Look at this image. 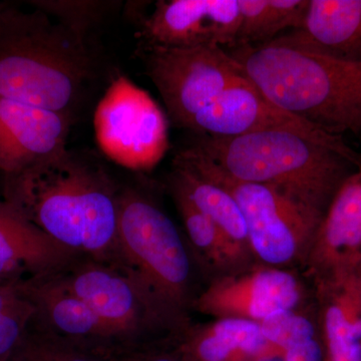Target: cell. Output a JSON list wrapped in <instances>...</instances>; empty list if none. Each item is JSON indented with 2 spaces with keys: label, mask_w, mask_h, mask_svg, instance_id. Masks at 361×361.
<instances>
[{
  "label": "cell",
  "mask_w": 361,
  "mask_h": 361,
  "mask_svg": "<svg viewBox=\"0 0 361 361\" xmlns=\"http://www.w3.org/2000/svg\"><path fill=\"white\" fill-rule=\"evenodd\" d=\"M121 185L87 152L65 151L2 180L4 200L59 244L123 273Z\"/></svg>",
  "instance_id": "6da1fadb"
},
{
  "label": "cell",
  "mask_w": 361,
  "mask_h": 361,
  "mask_svg": "<svg viewBox=\"0 0 361 361\" xmlns=\"http://www.w3.org/2000/svg\"><path fill=\"white\" fill-rule=\"evenodd\" d=\"M97 73L87 40L39 9L0 7V97L75 120Z\"/></svg>",
  "instance_id": "7a4b0ae2"
},
{
  "label": "cell",
  "mask_w": 361,
  "mask_h": 361,
  "mask_svg": "<svg viewBox=\"0 0 361 361\" xmlns=\"http://www.w3.org/2000/svg\"><path fill=\"white\" fill-rule=\"evenodd\" d=\"M226 51L282 110L327 134L342 139L348 135L361 142V63L277 39Z\"/></svg>",
  "instance_id": "3957f363"
},
{
  "label": "cell",
  "mask_w": 361,
  "mask_h": 361,
  "mask_svg": "<svg viewBox=\"0 0 361 361\" xmlns=\"http://www.w3.org/2000/svg\"><path fill=\"white\" fill-rule=\"evenodd\" d=\"M195 147L225 175L238 182L277 190L317 213L360 164L336 149L291 130L233 137L197 135Z\"/></svg>",
  "instance_id": "277c9868"
},
{
  "label": "cell",
  "mask_w": 361,
  "mask_h": 361,
  "mask_svg": "<svg viewBox=\"0 0 361 361\" xmlns=\"http://www.w3.org/2000/svg\"><path fill=\"white\" fill-rule=\"evenodd\" d=\"M118 247L123 274L164 312L182 304L191 272L186 249L172 220L135 186L121 185Z\"/></svg>",
  "instance_id": "5b68a950"
},
{
  "label": "cell",
  "mask_w": 361,
  "mask_h": 361,
  "mask_svg": "<svg viewBox=\"0 0 361 361\" xmlns=\"http://www.w3.org/2000/svg\"><path fill=\"white\" fill-rule=\"evenodd\" d=\"M173 163L190 169L232 195L243 214L252 245L267 262L283 263L291 259L297 238L319 220V213L277 190L226 177L194 145L180 149Z\"/></svg>",
  "instance_id": "8992f818"
},
{
  "label": "cell",
  "mask_w": 361,
  "mask_h": 361,
  "mask_svg": "<svg viewBox=\"0 0 361 361\" xmlns=\"http://www.w3.org/2000/svg\"><path fill=\"white\" fill-rule=\"evenodd\" d=\"M147 75L176 127L188 129L197 114L230 85L246 78L241 66L218 45L142 47Z\"/></svg>",
  "instance_id": "52a82bcc"
},
{
  "label": "cell",
  "mask_w": 361,
  "mask_h": 361,
  "mask_svg": "<svg viewBox=\"0 0 361 361\" xmlns=\"http://www.w3.org/2000/svg\"><path fill=\"white\" fill-rule=\"evenodd\" d=\"M94 128L104 155L135 172L156 167L168 149L167 116L146 90L123 75L97 104Z\"/></svg>",
  "instance_id": "ba28073f"
},
{
  "label": "cell",
  "mask_w": 361,
  "mask_h": 361,
  "mask_svg": "<svg viewBox=\"0 0 361 361\" xmlns=\"http://www.w3.org/2000/svg\"><path fill=\"white\" fill-rule=\"evenodd\" d=\"M54 276L89 304L132 350L164 311L135 280L108 265L80 256Z\"/></svg>",
  "instance_id": "9c48e42d"
},
{
  "label": "cell",
  "mask_w": 361,
  "mask_h": 361,
  "mask_svg": "<svg viewBox=\"0 0 361 361\" xmlns=\"http://www.w3.org/2000/svg\"><path fill=\"white\" fill-rule=\"evenodd\" d=\"M187 130L211 137L291 130L336 149L361 165V154L348 146L345 140L322 132L282 110L247 77L230 85L213 103L197 114Z\"/></svg>",
  "instance_id": "30bf717a"
},
{
  "label": "cell",
  "mask_w": 361,
  "mask_h": 361,
  "mask_svg": "<svg viewBox=\"0 0 361 361\" xmlns=\"http://www.w3.org/2000/svg\"><path fill=\"white\" fill-rule=\"evenodd\" d=\"M238 0H160L141 21L142 47H236Z\"/></svg>",
  "instance_id": "8fae6325"
},
{
  "label": "cell",
  "mask_w": 361,
  "mask_h": 361,
  "mask_svg": "<svg viewBox=\"0 0 361 361\" xmlns=\"http://www.w3.org/2000/svg\"><path fill=\"white\" fill-rule=\"evenodd\" d=\"M18 288L35 305L33 322L58 336L108 357L132 350L89 304L66 289L54 274L30 278L18 283Z\"/></svg>",
  "instance_id": "7c38bea8"
},
{
  "label": "cell",
  "mask_w": 361,
  "mask_h": 361,
  "mask_svg": "<svg viewBox=\"0 0 361 361\" xmlns=\"http://www.w3.org/2000/svg\"><path fill=\"white\" fill-rule=\"evenodd\" d=\"M75 118L0 97V173L23 171L65 151Z\"/></svg>",
  "instance_id": "4fadbf2b"
},
{
  "label": "cell",
  "mask_w": 361,
  "mask_h": 361,
  "mask_svg": "<svg viewBox=\"0 0 361 361\" xmlns=\"http://www.w3.org/2000/svg\"><path fill=\"white\" fill-rule=\"evenodd\" d=\"M80 256L0 200V286L54 274Z\"/></svg>",
  "instance_id": "5bb4252c"
},
{
  "label": "cell",
  "mask_w": 361,
  "mask_h": 361,
  "mask_svg": "<svg viewBox=\"0 0 361 361\" xmlns=\"http://www.w3.org/2000/svg\"><path fill=\"white\" fill-rule=\"evenodd\" d=\"M274 39L329 58L361 63V0H310L302 27Z\"/></svg>",
  "instance_id": "9a60e30c"
},
{
  "label": "cell",
  "mask_w": 361,
  "mask_h": 361,
  "mask_svg": "<svg viewBox=\"0 0 361 361\" xmlns=\"http://www.w3.org/2000/svg\"><path fill=\"white\" fill-rule=\"evenodd\" d=\"M173 184L180 188L201 212L235 240L248 237L243 214L229 192L184 166L173 163Z\"/></svg>",
  "instance_id": "2e32d148"
},
{
  "label": "cell",
  "mask_w": 361,
  "mask_h": 361,
  "mask_svg": "<svg viewBox=\"0 0 361 361\" xmlns=\"http://www.w3.org/2000/svg\"><path fill=\"white\" fill-rule=\"evenodd\" d=\"M324 235L329 245L336 248L361 243V165L334 196L325 221Z\"/></svg>",
  "instance_id": "e0dca14e"
},
{
  "label": "cell",
  "mask_w": 361,
  "mask_h": 361,
  "mask_svg": "<svg viewBox=\"0 0 361 361\" xmlns=\"http://www.w3.org/2000/svg\"><path fill=\"white\" fill-rule=\"evenodd\" d=\"M113 358L58 336L32 319L25 336L6 361H111Z\"/></svg>",
  "instance_id": "ac0fdd59"
},
{
  "label": "cell",
  "mask_w": 361,
  "mask_h": 361,
  "mask_svg": "<svg viewBox=\"0 0 361 361\" xmlns=\"http://www.w3.org/2000/svg\"><path fill=\"white\" fill-rule=\"evenodd\" d=\"M39 9L65 26L80 39L87 40V35L111 13L118 2L99 0H30Z\"/></svg>",
  "instance_id": "d6986e66"
},
{
  "label": "cell",
  "mask_w": 361,
  "mask_h": 361,
  "mask_svg": "<svg viewBox=\"0 0 361 361\" xmlns=\"http://www.w3.org/2000/svg\"><path fill=\"white\" fill-rule=\"evenodd\" d=\"M298 300L294 278L280 271L260 273L252 282L248 310L252 317L264 320L289 311Z\"/></svg>",
  "instance_id": "ffe728a7"
},
{
  "label": "cell",
  "mask_w": 361,
  "mask_h": 361,
  "mask_svg": "<svg viewBox=\"0 0 361 361\" xmlns=\"http://www.w3.org/2000/svg\"><path fill=\"white\" fill-rule=\"evenodd\" d=\"M35 312V305L23 295L18 283L0 286V361L13 355Z\"/></svg>",
  "instance_id": "44dd1931"
},
{
  "label": "cell",
  "mask_w": 361,
  "mask_h": 361,
  "mask_svg": "<svg viewBox=\"0 0 361 361\" xmlns=\"http://www.w3.org/2000/svg\"><path fill=\"white\" fill-rule=\"evenodd\" d=\"M326 331L332 361H361V320L350 322L341 308L327 311Z\"/></svg>",
  "instance_id": "7402d4cb"
},
{
  "label": "cell",
  "mask_w": 361,
  "mask_h": 361,
  "mask_svg": "<svg viewBox=\"0 0 361 361\" xmlns=\"http://www.w3.org/2000/svg\"><path fill=\"white\" fill-rule=\"evenodd\" d=\"M240 25L236 47L265 44L274 39L268 0H238Z\"/></svg>",
  "instance_id": "603a6c76"
},
{
  "label": "cell",
  "mask_w": 361,
  "mask_h": 361,
  "mask_svg": "<svg viewBox=\"0 0 361 361\" xmlns=\"http://www.w3.org/2000/svg\"><path fill=\"white\" fill-rule=\"evenodd\" d=\"M173 190H174V197L177 201L178 208L186 226L190 239L198 248L203 250H213L214 246L217 245L218 242L220 241V237L224 234L212 219L201 212L192 203L180 188L173 184Z\"/></svg>",
  "instance_id": "cb8c5ba5"
},
{
  "label": "cell",
  "mask_w": 361,
  "mask_h": 361,
  "mask_svg": "<svg viewBox=\"0 0 361 361\" xmlns=\"http://www.w3.org/2000/svg\"><path fill=\"white\" fill-rule=\"evenodd\" d=\"M266 341L289 349L312 339L314 330L305 318L292 314L289 311L277 313L263 320L261 325Z\"/></svg>",
  "instance_id": "d4e9b609"
},
{
  "label": "cell",
  "mask_w": 361,
  "mask_h": 361,
  "mask_svg": "<svg viewBox=\"0 0 361 361\" xmlns=\"http://www.w3.org/2000/svg\"><path fill=\"white\" fill-rule=\"evenodd\" d=\"M212 334L224 339L233 349L256 353L263 348L266 339L261 326L243 319H225L216 324Z\"/></svg>",
  "instance_id": "484cf974"
},
{
  "label": "cell",
  "mask_w": 361,
  "mask_h": 361,
  "mask_svg": "<svg viewBox=\"0 0 361 361\" xmlns=\"http://www.w3.org/2000/svg\"><path fill=\"white\" fill-rule=\"evenodd\" d=\"M271 28L274 39L283 30H300L305 21L310 0H268Z\"/></svg>",
  "instance_id": "4316f807"
},
{
  "label": "cell",
  "mask_w": 361,
  "mask_h": 361,
  "mask_svg": "<svg viewBox=\"0 0 361 361\" xmlns=\"http://www.w3.org/2000/svg\"><path fill=\"white\" fill-rule=\"evenodd\" d=\"M232 350L230 344L212 332L197 339L195 344V355L200 361H223Z\"/></svg>",
  "instance_id": "83f0119b"
},
{
  "label": "cell",
  "mask_w": 361,
  "mask_h": 361,
  "mask_svg": "<svg viewBox=\"0 0 361 361\" xmlns=\"http://www.w3.org/2000/svg\"><path fill=\"white\" fill-rule=\"evenodd\" d=\"M286 361H322V350L317 342L310 339L287 349Z\"/></svg>",
  "instance_id": "f1b7e54d"
},
{
  "label": "cell",
  "mask_w": 361,
  "mask_h": 361,
  "mask_svg": "<svg viewBox=\"0 0 361 361\" xmlns=\"http://www.w3.org/2000/svg\"><path fill=\"white\" fill-rule=\"evenodd\" d=\"M265 361H281L280 360H265Z\"/></svg>",
  "instance_id": "f546056e"
},
{
  "label": "cell",
  "mask_w": 361,
  "mask_h": 361,
  "mask_svg": "<svg viewBox=\"0 0 361 361\" xmlns=\"http://www.w3.org/2000/svg\"><path fill=\"white\" fill-rule=\"evenodd\" d=\"M116 361H122V360H121V358L118 357V356H116Z\"/></svg>",
  "instance_id": "4dcf8cb0"
},
{
  "label": "cell",
  "mask_w": 361,
  "mask_h": 361,
  "mask_svg": "<svg viewBox=\"0 0 361 361\" xmlns=\"http://www.w3.org/2000/svg\"><path fill=\"white\" fill-rule=\"evenodd\" d=\"M2 4H4V2H0V7H1Z\"/></svg>",
  "instance_id": "1f68e13d"
},
{
  "label": "cell",
  "mask_w": 361,
  "mask_h": 361,
  "mask_svg": "<svg viewBox=\"0 0 361 361\" xmlns=\"http://www.w3.org/2000/svg\"><path fill=\"white\" fill-rule=\"evenodd\" d=\"M111 361H116V356H115V357L113 358V360H111Z\"/></svg>",
  "instance_id": "d6a6232c"
}]
</instances>
